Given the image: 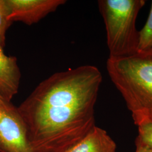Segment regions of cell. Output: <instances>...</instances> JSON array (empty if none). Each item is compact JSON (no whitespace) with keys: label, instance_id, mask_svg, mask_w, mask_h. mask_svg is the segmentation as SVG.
<instances>
[{"label":"cell","instance_id":"11","mask_svg":"<svg viewBox=\"0 0 152 152\" xmlns=\"http://www.w3.org/2000/svg\"><path fill=\"white\" fill-rule=\"evenodd\" d=\"M136 147L135 152H152V149L144 145L138 141H136Z\"/></svg>","mask_w":152,"mask_h":152},{"label":"cell","instance_id":"7","mask_svg":"<svg viewBox=\"0 0 152 152\" xmlns=\"http://www.w3.org/2000/svg\"><path fill=\"white\" fill-rule=\"evenodd\" d=\"M117 146L107 131L95 126L65 152H116Z\"/></svg>","mask_w":152,"mask_h":152},{"label":"cell","instance_id":"8","mask_svg":"<svg viewBox=\"0 0 152 152\" xmlns=\"http://www.w3.org/2000/svg\"><path fill=\"white\" fill-rule=\"evenodd\" d=\"M152 49V2L150 12L144 26L139 31L138 51Z\"/></svg>","mask_w":152,"mask_h":152},{"label":"cell","instance_id":"9","mask_svg":"<svg viewBox=\"0 0 152 152\" xmlns=\"http://www.w3.org/2000/svg\"><path fill=\"white\" fill-rule=\"evenodd\" d=\"M9 8L6 0H0V46H5L6 34L12 23L9 19Z\"/></svg>","mask_w":152,"mask_h":152},{"label":"cell","instance_id":"3","mask_svg":"<svg viewBox=\"0 0 152 152\" xmlns=\"http://www.w3.org/2000/svg\"><path fill=\"white\" fill-rule=\"evenodd\" d=\"M145 4L144 0L98 1L106 29L109 58H124L138 52L136 19Z\"/></svg>","mask_w":152,"mask_h":152},{"label":"cell","instance_id":"1","mask_svg":"<svg viewBox=\"0 0 152 152\" xmlns=\"http://www.w3.org/2000/svg\"><path fill=\"white\" fill-rule=\"evenodd\" d=\"M103 81L94 65L57 72L17 107L33 152H65L96 126L95 105Z\"/></svg>","mask_w":152,"mask_h":152},{"label":"cell","instance_id":"5","mask_svg":"<svg viewBox=\"0 0 152 152\" xmlns=\"http://www.w3.org/2000/svg\"><path fill=\"white\" fill-rule=\"evenodd\" d=\"M11 22H21L28 26L38 23L54 12L65 0H6Z\"/></svg>","mask_w":152,"mask_h":152},{"label":"cell","instance_id":"4","mask_svg":"<svg viewBox=\"0 0 152 152\" xmlns=\"http://www.w3.org/2000/svg\"><path fill=\"white\" fill-rule=\"evenodd\" d=\"M0 152H33L24 121L12 103L0 105Z\"/></svg>","mask_w":152,"mask_h":152},{"label":"cell","instance_id":"6","mask_svg":"<svg viewBox=\"0 0 152 152\" xmlns=\"http://www.w3.org/2000/svg\"><path fill=\"white\" fill-rule=\"evenodd\" d=\"M3 49L0 46V94L11 103L18 92L21 73L16 57L6 55Z\"/></svg>","mask_w":152,"mask_h":152},{"label":"cell","instance_id":"2","mask_svg":"<svg viewBox=\"0 0 152 152\" xmlns=\"http://www.w3.org/2000/svg\"><path fill=\"white\" fill-rule=\"evenodd\" d=\"M107 69L135 124L152 123V49L124 58H109Z\"/></svg>","mask_w":152,"mask_h":152},{"label":"cell","instance_id":"12","mask_svg":"<svg viewBox=\"0 0 152 152\" xmlns=\"http://www.w3.org/2000/svg\"><path fill=\"white\" fill-rule=\"evenodd\" d=\"M11 103L10 102H7L5 99L3 97V96L0 94V105H8V104Z\"/></svg>","mask_w":152,"mask_h":152},{"label":"cell","instance_id":"10","mask_svg":"<svg viewBox=\"0 0 152 152\" xmlns=\"http://www.w3.org/2000/svg\"><path fill=\"white\" fill-rule=\"evenodd\" d=\"M137 127L139 134L136 141L152 149V123H144Z\"/></svg>","mask_w":152,"mask_h":152}]
</instances>
